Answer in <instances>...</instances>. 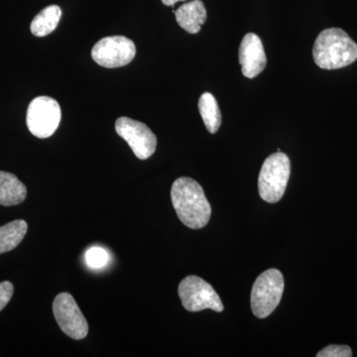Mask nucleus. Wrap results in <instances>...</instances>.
Instances as JSON below:
<instances>
[{"instance_id": "obj_3", "label": "nucleus", "mask_w": 357, "mask_h": 357, "mask_svg": "<svg viewBox=\"0 0 357 357\" xmlns=\"http://www.w3.org/2000/svg\"><path fill=\"white\" fill-rule=\"evenodd\" d=\"M291 173V162L287 155L277 152L270 155L260 171L258 189L260 197L267 203H277L283 197Z\"/></svg>"}, {"instance_id": "obj_19", "label": "nucleus", "mask_w": 357, "mask_h": 357, "mask_svg": "<svg viewBox=\"0 0 357 357\" xmlns=\"http://www.w3.org/2000/svg\"><path fill=\"white\" fill-rule=\"evenodd\" d=\"M180 1H185V0H162L164 6H175L176 3Z\"/></svg>"}, {"instance_id": "obj_7", "label": "nucleus", "mask_w": 357, "mask_h": 357, "mask_svg": "<svg viewBox=\"0 0 357 357\" xmlns=\"http://www.w3.org/2000/svg\"><path fill=\"white\" fill-rule=\"evenodd\" d=\"M135 55V44L124 36L105 37L91 50V57L96 64L109 69L128 65Z\"/></svg>"}, {"instance_id": "obj_9", "label": "nucleus", "mask_w": 357, "mask_h": 357, "mask_svg": "<svg viewBox=\"0 0 357 357\" xmlns=\"http://www.w3.org/2000/svg\"><path fill=\"white\" fill-rule=\"evenodd\" d=\"M116 133L128 143L134 155L140 160L150 158L157 147L156 135L142 122L121 117L115 122Z\"/></svg>"}, {"instance_id": "obj_18", "label": "nucleus", "mask_w": 357, "mask_h": 357, "mask_svg": "<svg viewBox=\"0 0 357 357\" xmlns=\"http://www.w3.org/2000/svg\"><path fill=\"white\" fill-rule=\"evenodd\" d=\"M13 292L14 287L10 282L4 281L0 283V312L8 304L13 298Z\"/></svg>"}, {"instance_id": "obj_13", "label": "nucleus", "mask_w": 357, "mask_h": 357, "mask_svg": "<svg viewBox=\"0 0 357 357\" xmlns=\"http://www.w3.org/2000/svg\"><path fill=\"white\" fill-rule=\"evenodd\" d=\"M28 225L25 220H17L0 227V255L17 248L27 234Z\"/></svg>"}, {"instance_id": "obj_12", "label": "nucleus", "mask_w": 357, "mask_h": 357, "mask_svg": "<svg viewBox=\"0 0 357 357\" xmlns=\"http://www.w3.org/2000/svg\"><path fill=\"white\" fill-rule=\"evenodd\" d=\"M27 197L26 185L13 174L0 171V204L11 206L20 204Z\"/></svg>"}, {"instance_id": "obj_8", "label": "nucleus", "mask_w": 357, "mask_h": 357, "mask_svg": "<svg viewBox=\"0 0 357 357\" xmlns=\"http://www.w3.org/2000/svg\"><path fill=\"white\" fill-rule=\"evenodd\" d=\"M53 312L59 326L68 337L79 340L88 335V321L70 294H59L54 300Z\"/></svg>"}, {"instance_id": "obj_14", "label": "nucleus", "mask_w": 357, "mask_h": 357, "mask_svg": "<svg viewBox=\"0 0 357 357\" xmlns=\"http://www.w3.org/2000/svg\"><path fill=\"white\" fill-rule=\"evenodd\" d=\"M61 16L62 10L58 6L46 7L33 20L30 26L32 34L37 37H44L50 34L57 28Z\"/></svg>"}, {"instance_id": "obj_5", "label": "nucleus", "mask_w": 357, "mask_h": 357, "mask_svg": "<svg viewBox=\"0 0 357 357\" xmlns=\"http://www.w3.org/2000/svg\"><path fill=\"white\" fill-rule=\"evenodd\" d=\"M178 296L185 309L199 312L211 309L220 312L223 305L220 296L208 282L198 276H188L178 285Z\"/></svg>"}, {"instance_id": "obj_15", "label": "nucleus", "mask_w": 357, "mask_h": 357, "mask_svg": "<svg viewBox=\"0 0 357 357\" xmlns=\"http://www.w3.org/2000/svg\"><path fill=\"white\" fill-rule=\"evenodd\" d=\"M199 110L208 132L217 133L222 126V112L215 96L210 93H203L199 100Z\"/></svg>"}, {"instance_id": "obj_11", "label": "nucleus", "mask_w": 357, "mask_h": 357, "mask_svg": "<svg viewBox=\"0 0 357 357\" xmlns=\"http://www.w3.org/2000/svg\"><path fill=\"white\" fill-rule=\"evenodd\" d=\"M175 16L181 28L190 34H197L206 22L208 13L202 0H192L178 7Z\"/></svg>"}, {"instance_id": "obj_1", "label": "nucleus", "mask_w": 357, "mask_h": 357, "mask_svg": "<svg viewBox=\"0 0 357 357\" xmlns=\"http://www.w3.org/2000/svg\"><path fill=\"white\" fill-rule=\"evenodd\" d=\"M171 199L178 220L192 229H203L210 222L211 204L203 188L194 178L182 177L174 182Z\"/></svg>"}, {"instance_id": "obj_6", "label": "nucleus", "mask_w": 357, "mask_h": 357, "mask_svg": "<svg viewBox=\"0 0 357 357\" xmlns=\"http://www.w3.org/2000/svg\"><path fill=\"white\" fill-rule=\"evenodd\" d=\"M61 107L50 96H38L28 107L26 123L33 135L48 138L57 130L61 122Z\"/></svg>"}, {"instance_id": "obj_17", "label": "nucleus", "mask_w": 357, "mask_h": 357, "mask_svg": "<svg viewBox=\"0 0 357 357\" xmlns=\"http://www.w3.org/2000/svg\"><path fill=\"white\" fill-rule=\"evenodd\" d=\"M318 357H351V349L347 345H328L317 354Z\"/></svg>"}, {"instance_id": "obj_10", "label": "nucleus", "mask_w": 357, "mask_h": 357, "mask_svg": "<svg viewBox=\"0 0 357 357\" xmlns=\"http://www.w3.org/2000/svg\"><path fill=\"white\" fill-rule=\"evenodd\" d=\"M239 63L244 77L253 79L261 74L267 65L266 54L261 39L255 33H248L239 47Z\"/></svg>"}, {"instance_id": "obj_2", "label": "nucleus", "mask_w": 357, "mask_h": 357, "mask_svg": "<svg viewBox=\"0 0 357 357\" xmlns=\"http://www.w3.org/2000/svg\"><path fill=\"white\" fill-rule=\"evenodd\" d=\"M312 58L321 69H342L357 60V44L340 28H328L316 39Z\"/></svg>"}, {"instance_id": "obj_4", "label": "nucleus", "mask_w": 357, "mask_h": 357, "mask_svg": "<svg viewBox=\"0 0 357 357\" xmlns=\"http://www.w3.org/2000/svg\"><path fill=\"white\" fill-rule=\"evenodd\" d=\"M284 277L278 269H269L257 277L251 292V309L257 318H267L280 303Z\"/></svg>"}, {"instance_id": "obj_16", "label": "nucleus", "mask_w": 357, "mask_h": 357, "mask_svg": "<svg viewBox=\"0 0 357 357\" xmlns=\"http://www.w3.org/2000/svg\"><path fill=\"white\" fill-rule=\"evenodd\" d=\"M109 261V255L105 249L102 248H91L86 252V263L89 268L100 269Z\"/></svg>"}]
</instances>
